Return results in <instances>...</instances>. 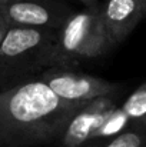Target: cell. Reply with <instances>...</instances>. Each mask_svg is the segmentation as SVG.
Here are the masks:
<instances>
[{
  "label": "cell",
  "mask_w": 146,
  "mask_h": 147,
  "mask_svg": "<svg viewBox=\"0 0 146 147\" xmlns=\"http://www.w3.org/2000/svg\"><path fill=\"white\" fill-rule=\"evenodd\" d=\"M82 147H146V129L130 126L113 137L92 142Z\"/></svg>",
  "instance_id": "9c48e42d"
},
{
  "label": "cell",
  "mask_w": 146,
  "mask_h": 147,
  "mask_svg": "<svg viewBox=\"0 0 146 147\" xmlns=\"http://www.w3.org/2000/svg\"><path fill=\"white\" fill-rule=\"evenodd\" d=\"M10 0H0V6H3V4H6V3H9Z\"/></svg>",
  "instance_id": "7c38bea8"
},
{
  "label": "cell",
  "mask_w": 146,
  "mask_h": 147,
  "mask_svg": "<svg viewBox=\"0 0 146 147\" xmlns=\"http://www.w3.org/2000/svg\"><path fill=\"white\" fill-rule=\"evenodd\" d=\"M73 11L63 0H10L0 6V16L9 27L59 30Z\"/></svg>",
  "instance_id": "8992f818"
},
{
  "label": "cell",
  "mask_w": 146,
  "mask_h": 147,
  "mask_svg": "<svg viewBox=\"0 0 146 147\" xmlns=\"http://www.w3.org/2000/svg\"><path fill=\"white\" fill-rule=\"evenodd\" d=\"M120 107L130 126L146 129V82L125 98Z\"/></svg>",
  "instance_id": "ba28073f"
},
{
  "label": "cell",
  "mask_w": 146,
  "mask_h": 147,
  "mask_svg": "<svg viewBox=\"0 0 146 147\" xmlns=\"http://www.w3.org/2000/svg\"><path fill=\"white\" fill-rule=\"evenodd\" d=\"M120 92L90 100L77 109L53 146L82 147L92 142L113 137L130 127L126 114L117 103Z\"/></svg>",
  "instance_id": "277c9868"
},
{
  "label": "cell",
  "mask_w": 146,
  "mask_h": 147,
  "mask_svg": "<svg viewBox=\"0 0 146 147\" xmlns=\"http://www.w3.org/2000/svg\"><path fill=\"white\" fill-rule=\"evenodd\" d=\"M100 11L116 45H120L146 19V0H106Z\"/></svg>",
  "instance_id": "52a82bcc"
},
{
  "label": "cell",
  "mask_w": 146,
  "mask_h": 147,
  "mask_svg": "<svg viewBox=\"0 0 146 147\" xmlns=\"http://www.w3.org/2000/svg\"><path fill=\"white\" fill-rule=\"evenodd\" d=\"M77 1H80L86 9H96V7L100 6L99 0H77Z\"/></svg>",
  "instance_id": "30bf717a"
},
{
  "label": "cell",
  "mask_w": 146,
  "mask_h": 147,
  "mask_svg": "<svg viewBox=\"0 0 146 147\" xmlns=\"http://www.w3.org/2000/svg\"><path fill=\"white\" fill-rule=\"evenodd\" d=\"M7 29H9L7 23H6V22L1 19V16H0V45H1V42H3L6 33H7Z\"/></svg>",
  "instance_id": "8fae6325"
},
{
  "label": "cell",
  "mask_w": 146,
  "mask_h": 147,
  "mask_svg": "<svg viewBox=\"0 0 146 147\" xmlns=\"http://www.w3.org/2000/svg\"><path fill=\"white\" fill-rule=\"evenodd\" d=\"M57 30L12 26L0 45V90L39 77L56 66Z\"/></svg>",
  "instance_id": "7a4b0ae2"
},
{
  "label": "cell",
  "mask_w": 146,
  "mask_h": 147,
  "mask_svg": "<svg viewBox=\"0 0 146 147\" xmlns=\"http://www.w3.org/2000/svg\"><path fill=\"white\" fill-rule=\"evenodd\" d=\"M83 104L59 98L39 77L0 90V147L54 144Z\"/></svg>",
  "instance_id": "6da1fadb"
},
{
  "label": "cell",
  "mask_w": 146,
  "mask_h": 147,
  "mask_svg": "<svg viewBox=\"0 0 146 147\" xmlns=\"http://www.w3.org/2000/svg\"><path fill=\"white\" fill-rule=\"evenodd\" d=\"M116 46L100 11L86 9L73 11L57 30L56 66L75 67L85 60H92L107 54Z\"/></svg>",
  "instance_id": "3957f363"
},
{
  "label": "cell",
  "mask_w": 146,
  "mask_h": 147,
  "mask_svg": "<svg viewBox=\"0 0 146 147\" xmlns=\"http://www.w3.org/2000/svg\"><path fill=\"white\" fill-rule=\"evenodd\" d=\"M39 79L48 84L57 97L69 103H88L122 90V86L117 83L75 71L70 67H50L39 76Z\"/></svg>",
  "instance_id": "5b68a950"
}]
</instances>
